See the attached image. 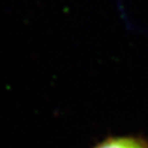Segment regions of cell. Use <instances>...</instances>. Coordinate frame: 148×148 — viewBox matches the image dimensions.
I'll return each mask as SVG.
<instances>
[{"label": "cell", "instance_id": "6da1fadb", "mask_svg": "<svg viewBox=\"0 0 148 148\" xmlns=\"http://www.w3.org/2000/svg\"><path fill=\"white\" fill-rule=\"evenodd\" d=\"M92 148H148V142L137 136H117L106 138Z\"/></svg>", "mask_w": 148, "mask_h": 148}]
</instances>
